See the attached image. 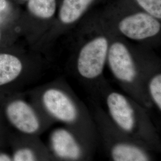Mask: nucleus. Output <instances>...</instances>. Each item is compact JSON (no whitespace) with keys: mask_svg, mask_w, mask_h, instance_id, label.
<instances>
[{"mask_svg":"<svg viewBox=\"0 0 161 161\" xmlns=\"http://www.w3.org/2000/svg\"><path fill=\"white\" fill-rule=\"evenodd\" d=\"M74 58L77 76L89 82L102 81L106 66L110 34L100 18L80 26Z\"/></svg>","mask_w":161,"mask_h":161,"instance_id":"nucleus-1","label":"nucleus"},{"mask_svg":"<svg viewBox=\"0 0 161 161\" xmlns=\"http://www.w3.org/2000/svg\"><path fill=\"white\" fill-rule=\"evenodd\" d=\"M99 18L112 32L127 40L152 48L161 42V20L142 10L109 14Z\"/></svg>","mask_w":161,"mask_h":161,"instance_id":"nucleus-2","label":"nucleus"},{"mask_svg":"<svg viewBox=\"0 0 161 161\" xmlns=\"http://www.w3.org/2000/svg\"><path fill=\"white\" fill-rule=\"evenodd\" d=\"M108 29L111 40L106 65L110 72L121 86L131 92L144 93L147 96L132 44Z\"/></svg>","mask_w":161,"mask_h":161,"instance_id":"nucleus-3","label":"nucleus"},{"mask_svg":"<svg viewBox=\"0 0 161 161\" xmlns=\"http://www.w3.org/2000/svg\"><path fill=\"white\" fill-rule=\"evenodd\" d=\"M132 47L147 96L161 111V60L150 47L142 44Z\"/></svg>","mask_w":161,"mask_h":161,"instance_id":"nucleus-4","label":"nucleus"},{"mask_svg":"<svg viewBox=\"0 0 161 161\" xmlns=\"http://www.w3.org/2000/svg\"><path fill=\"white\" fill-rule=\"evenodd\" d=\"M96 0H62L58 17L39 43H49L75 26Z\"/></svg>","mask_w":161,"mask_h":161,"instance_id":"nucleus-5","label":"nucleus"},{"mask_svg":"<svg viewBox=\"0 0 161 161\" xmlns=\"http://www.w3.org/2000/svg\"><path fill=\"white\" fill-rule=\"evenodd\" d=\"M41 101L47 112L58 121L72 124L80 116V109L75 100L62 88H47L42 94Z\"/></svg>","mask_w":161,"mask_h":161,"instance_id":"nucleus-6","label":"nucleus"},{"mask_svg":"<svg viewBox=\"0 0 161 161\" xmlns=\"http://www.w3.org/2000/svg\"><path fill=\"white\" fill-rule=\"evenodd\" d=\"M106 103L115 124L124 131H132L136 125V112L130 100L120 92L110 91L106 96Z\"/></svg>","mask_w":161,"mask_h":161,"instance_id":"nucleus-7","label":"nucleus"},{"mask_svg":"<svg viewBox=\"0 0 161 161\" xmlns=\"http://www.w3.org/2000/svg\"><path fill=\"white\" fill-rule=\"evenodd\" d=\"M27 8L36 22L32 39L39 43L52 27L57 11V1L27 0Z\"/></svg>","mask_w":161,"mask_h":161,"instance_id":"nucleus-8","label":"nucleus"},{"mask_svg":"<svg viewBox=\"0 0 161 161\" xmlns=\"http://www.w3.org/2000/svg\"><path fill=\"white\" fill-rule=\"evenodd\" d=\"M6 115L10 122L21 132L31 134L39 130L40 123L36 113L23 100L17 99L8 104Z\"/></svg>","mask_w":161,"mask_h":161,"instance_id":"nucleus-9","label":"nucleus"},{"mask_svg":"<svg viewBox=\"0 0 161 161\" xmlns=\"http://www.w3.org/2000/svg\"><path fill=\"white\" fill-rule=\"evenodd\" d=\"M52 149L56 155L65 161L78 160L82 155L80 145L74 136L64 128H58L50 138Z\"/></svg>","mask_w":161,"mask_h":161,"instance_id":"nucleus-10","label":"nucleus"},{"mask_svg":"<svg viewBox=\"0 0 161 161\" xmlns=\"http://www.w3.org/2000/svg\"><path fill=\"white\" fill-rule=\"evenodd\" d=\"M22 59L10 53H0V86L11 83L23 74Z\"/></svg>","mask_w":161,"mask_h":161,"instance_id":"nucleus-11","label":"nucleus"},{"mask_svg":"<svg viewBox=\"0 0 161 161\" xmlns=\"http://www.w3.org/2000/svg\"><path fill=\"white\" fill-rule=\"evenodd\" d=\"M110 153L113 161H150L149 156L143 150L127 143L115 144Z\"/></svg>","mask_w":161,"mask_h":161,"instance_id":"nucleus-12","label":"nucleus"},{"mask_svg":"<svg viewBox=\"0 0 161 161\" xmlns=\"http://www.w3.org/2000/svg\"><path fill=\"white\" fill-rule=\"evenodd\" d=\"M144 12L161 21V0H134Z\"/></svg>","mask_w":161,"mask_h":161,"instance_id":"nucleus-13","label":"nucleus"},{"mask_svg":"<svg viewBox=\"0 0 161 161\" xmlns=\"http://www.w3.org/2000/svg\"><path fill=\"white\" fill-rule=\"evenodd\" d=\"M12 6L8 0H0V27L7 22L10 17Z\"/></svg>","mask_w":161,"mask_h":161,"instance_id":"nucleus-14","label":"nucleus"},{"mask_svg":"<svg viewBox=\"0 0 161 161\" xmlns=\"http://www.w3.org/2000/svg\"><path fill=\"white\" fill-rule=\"evenodd\" d=\"M14 161H36L32 150L22 148L18 150L14 155Z\"/></svg>","mask_w":161,"mask_h":161,"instance_id":"nucleus-15","label":"nucleus"},{"mask_svg":"<svg viewBox=\"0 0 161 161\" xmlns=\"http://www.w3.org/2000/svg\"><path fill=\"white\" fill-rule=\"evenodd\" d=\"M0 161H12V160L6 154H0Z\"/></svg>","mask_w":161,"mask_h":161,"instance_id":"nucleus-16","label":"nucleus"},{"mask_svg":"<svg viewBox=\"0 0 161 161\" xmlns=\"http://www.w3.org/2000/svg\"><path fill=\"white\" fill-rule=\"evenodd\" d=\"M2 38H3V31H2L1 28L0 27V42L2 40Z\"/></svg>","mask_w":161,"mask_h":161,"instance_id":"nucleus-17","label":"nucleus"},{"mask_svg":"<svg viewBox=\"0 0 161 161\" xmlns=\"http://www.w3.org/2000/svg\"><path fill=\"white\" fill-rule=\"evenodd\" d=\"M24 1H27V0H24Z\"/></svg>","mask_w":161,"mask_h":161,"instance_id":"nucleus-18","label":"nucleus"}]
</instances>
